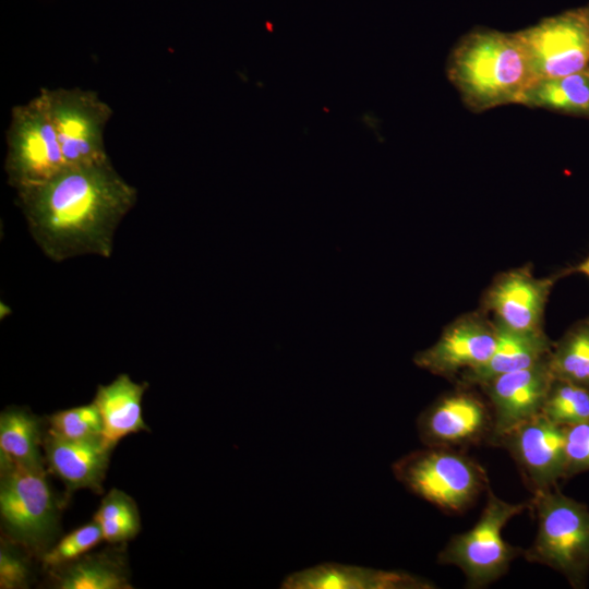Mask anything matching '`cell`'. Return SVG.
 <instances>
[{"label": "cell", "instance_id": "cell-1", "mask_svg": "<svg viewBox=\"0 0 589 589\" xmlns=\"http://www.w3.org/2000/svg\"><path fill=\"white\" fill-rule=\"evenodd\" d=\"M16 193L31 236L55 262L85 254L110 257L116 230L137 197L109 157L64 168Z\"/></svg>", "mask_w": 589, "mask_h": 589}, {"label": "cell", "instance_id": "cell-2", "mask_svg": "<svg viewBox=\"0 0 589 589\" xmlns=\"http://www.w3.org/2000/svg\"><path fill=\"white\" fill-rule=\"evenodd\" d=\"M446 71L465 105L473 111L519 104L534 82L516 34L491 29L464 36L452 50Z\"/></svg>", "mask_w": 589, "mask_h": 589}, {"label": "cell", "instance_id": "cell-3", "mask_svg": "<svg viewBox=\"0 0 589 589\" xmlns=\"http://www.w3.org/2000/svg\"><path fill=\"white\" fill-rule=\"evenodd\" d=\"M529 505L538 527L522 556L558 572L573 588H585L589 575L588 506L557 486L532 493Z\"/></svg>", "mask_w": 589, "mask_h": 589}, {"label": "cell", "instance_id": "cell-4", "mask_svg": "<svg viewBox=\"0 0 589 589\" xmlns=\"http://www.w3.org/2000/svg\"><path fill=\"white\" fill-rule=\"evenodd\" d=\"M409 492L449 514L464 513L489 488L486 470L461 449L429 447L392 466Z\"/></svg>", "mask_w": 589, "mask_h": 589}, {"label": "cell", "instance_id": "cell-5", "mask_svg": "<svg viewBox=\"0 0 589 589\" xmlns=\"http://www.w3.org/2000/svg\"><path fill=\"white\" fill-rule=\"evenodd\" d=\"M474 526L454 534L437 555L441 565L458 567L468 588H482L504 576L512 562L524 554V549L506 542L502 530L515 516L529 509V501L508 503L490 489Z\"/></svg>", "mask_w": 589, "mask_h": 589}, {"label": "cell", "instance_id": "cell-6", "mask_svg": "<svg viewBox=\"0 0 589 589\" xmlns=\"http://www.w3.org/2000/svg\"><path fill=\"white\" fill-rule=\"evenodd\" d=\"M4 170L15 190L68 168L49 111L38 94L12 109Z\"/></svg>", "mask_w": 589, "mask_h": 589}, {"label": "cell", "instance_id": "cell-7", "mask_svg": "<svg viewBox=\"0 0 589 589\" xmlns=\"http://www.w3.org/2000/svg\"><path fill=\"white\" fill-rule=\"evenodd\" d=\"M53 122L67 167L108 158L104 130L112 110L97 93L81 88L39 92Z\"/></svg>", "mask_w": 589, "mask_h": 589}, {"label": "cell", "instance_id": "cell-8", "mask_svg": "<svg viewBox=\"0 0 589 589\" xmlns=\"http://www.w3.org/2000/svg\"><path fill=\"white\" fill-rule=\"evenodd\" d=\"M515 34L534 82L589 69V9L564 12Z\"/></svg>", "mask_w": 589, "mask_h": 589}, {"label": "cell", "instance_id": "cell-9", "mask_svg": "<svg viewBox=\"0 0 589 589\" xmlns=\"http://www.w3.org/2000/svg\"><path fill=\"white\" fill-rule=\"evenodd\" d=\"M0 513L7 529L28 545L51 533L57 507L45 472L0 459Z\"/></svg>", "mask_w": 589, "mask_h": 589}, {"label": "cell", "instance_id": "cell-10", "mask_svg": "<svg viewBox=\"0 0 589 589\" xmlns=\"http://www.w3.org/2000/svg\"><path fill=\"white\" fill-rule=\"evenodd\" d=\"M489 444L506 449L532 493L566 480L565 431L542 413L494 436Z\"/></svg>", "mask_w": 589, "mask_h": 589}, {"label": "cell", "instance_id": "cell-11", "mask_svg": "<svg viewBox=\"0 0 589 589\" xmlns=\"http://www.w3.org/2000/svg\"><path fill=\"white\" fill-rule=\"evenodd\" d=\"M421 442L429 447L458 448L489 443L493 417L484 402L468 387L445 394L424 409L417 420Z\"/></svg>", "mask_w": 589, "mask_h": 589}, {"label": "cell", "instance_id": "cell-12", "mask_svg": "<svg viewBox=\"0 0 589 589\" xmlns=\"http://www.w3.org/2000/svg\"><path fill=\"white\" fill-rule=\"evenodd\" d=\"M497 344V327L485 313L464 314L447 325L437 341L413 357L417 366L447 378L485 363Z\"/></svg>", "mask_w": 589, "mask_h": 589}, {"label": "cell", "instance_id": "cell-13", "mask_svg": "<svg viewBox=\"0 0 589 589\" xmlns=\"http://www.w3.org/2000/svg\"><path fill=\"white\" fill-rule=\"evenodd\" d=\"M538 278L529 267L498 275L488 288L482 308L492 313L497 325L518 332L542 330L543 314L551 289L558 277Z\"/></svg>", "mask_w": 589, "mask_h": 589}, {"label": "cell", "instance_id": "cell-14", "mask_svg": "<svg viewBox=\"0 0 589 589\" xmlns=\"http://www.w3.org/2000/svg\"><path fill=\"white\" fill-rule=\"evenodd\" d=\"M548 358L530 368L498 375L481 386L493 417L490 440L541 413L553 380Z\"/></svg>", "mask_w": 589, "mask_h": 589}, {"label": "cell", "instance_id": "cell-15", "mask_svg": "<svg viewBox=\"0 0 589 589\" xmlns=\"http://www.w3.org/2000/svg\"><path fill=\"white\" fill-rule=\"evenodd\" d=\"M43 447L50 471L60 478L70 491H103V481L115 448L104 435L64 440L47 431Z\"/></svg>", "mask_w": 589, "mask_h": 589}, {"label": "cell", "instance_id": "cell-16", "mask_svg": "<svg viewBox=\"0 0 589 589\" xmlns=\"http://www.w3.org/2000/svg\"><path fill=\"white\" fill-rule=\"evenodd\" d=\"M284 589H430L434 585L401 570L322 563L288 575Z\"/></svg>", "mask_w": 589, "mask_h": 589}, {"label": "cell", "instance_id": "cell-17", "mask_svg": "<svg viewBox=\"0 0 589 589\" xmlns=\"http://www.w3.org/2000/svg\"><path fill=\"white\" fill-rule=\"evenodd\" d=\"M495 323V322H494ZM497 344L491 358L481 366L459 375L461 386H482L492 378L530 368L546 359L553 341L542 330L518 332L497 325Z\"/></svg>", "mask_w": 589, "mask_h": 589}, {"label": "cell", "instance_id": "cell-18", "mask_svg": "<svg viewBox=\"0 0 589 589\" xmlns=\"http://www.w3.org/2000/svg\"><path fill=\"white\" fill-rule=\"evenodd\" d=\"M147 387V383H136L128 374L98 386L93 401L103 419V435L111 445L116 446L129 434L148 431L142 416V399Z\"/></svg>", "mask_w": 589, "mask_h": 589}, {"label": "cell", "instance_id": "cell-19", "mask_svg": "<svg viewBox=\"0 0 589 589\" xmlns=\"http://www.w3.org/2000/svg\"><path fill=\"white\" fill-rule=\"evenodd\" d=\"M44 437L38 419L21 408H10L0 416V459L14 461L34 471L45 472Z\"/></svg>", "mask_w": 589, "mask_h": 589}, {"label": "cell", "instance_id": "cell-20", "mask_svg": "<svg viewBox=\"0 0 589 589\" xmlns=\"http://www.w3.org/2000/svg\"><path fill=\"white\" fill-rule=\"evenodd\" d=\"M519 104L589 116V69L536 81L524 93Z\"/></svg>", "mask_w": 589, "mask_h": 589}, {"label": "cell", "instance_id": "cell-21", "mask_svg": "<svg viewBox=\"0 0 589 589\" xmlns=\"http://www.w3.org/2000/svg\"><path fill=\"white\" fill-rule=\"evenodd\" d=\"M58 589H127L132 588L118 557L107 554L82 556L52 568Z\"/></svg>", "mask_w": 589, "mask_h": 589}, {"label": "cell", "instance_id": "cell-22", "mask_svg": "<svg viewBox=\"0 0 589 589\" xmlns=\"http://www.w3.org/2000/svg\"><path fill=\"white\" fill-rule=\"evenodd\" d=\"M548 363L553 377L589 390V316L553 344Z\"/></svg>", "mask_w": 589, "mask_h": 589}, {"label": "cell", "instance_id": "cell-23", "mask_svg": "<svg viewBox=\"0 0 589 589\" xmlns=\"http://www.w3.org/2000/svg\"><path fill=\"white\" fill-rule=\"evenodd\" d=\"M94 519L99 522L104 540L109 543L130 541L141 529L136 503L130 495L118 489L110 490L101 500Z\"/></svg>", "mask_w": 589, "mask_h": 589}, {"label": "cell", "instance_id": "cell-24", "mask_svg": "<svg viewBox=\"0 0 589 589\" xmlns=\"http://www.w3.org/2000/svg\"><path fill=\"white\" fill-rule=\"evenodd\" d=\"M541 413L563 428L589 421V390L553 377Z\"/></svg>", "mask_w": 589, "mask_h": 589}, {"label": "cell", "instance_id": "cell-25", "mask_svg": "<svg viewBox=\"0 0 589 589\" xmlns=\"http://www.w3.org/2000/svg\"><path fill=\"white\" fill-rule=\"evenodd\" d=\"M48 423V432L64 440H84L104 434L103 419L94 401L58 411L49 417Z\"/></svg>", "mask_w": 589, "mask_h": 589}, {"label": "cell", "instance_id": "cell-26", "mask_svg": "<svg viewBox=\"0 0 589 589\" xmlns=\"http://www.w3.org/2000/svg\"><path fill=\"white\" fill-rule=\"evenodd\" d=\"M104 540L99 522L93 520L64 536L52 549L43 556L46 567L56 568L73 562Z\"/></svg>", "mask_w": 589, "mask_h": 589}, {"label": "cell", "instance_id": "cell-27", "mask_svg": "<svg viewBox=\"0 0 589 589\" xmlns=\"http://www.w3.org/2000/svg\"><path fill=\"white\" fill-rule=\"evenodd\" d=\"M566 479L589 471V421L564 428Z\"/></svg>", "mask_w": 589, "mask_h": 589}, {"label": "cell", "instance_id": "cell-28", "mask_svg": "<svg viewBox=\"0 0 589 589\" xmlns=\"http://www.w3.org/2000/svg\"><path fill=\"white\" fill-rule=\"evenodd\" d=\"M28 584V567L16 551L2 545L0 550V588H25Z\"/></svg>", "mask_w": 589, "mask_h": 589}, {"label": "cell", "instance_id": "cell-29", "mask_svg": "<svg viewBox=\"0 0 589 589\" xmlns=\"http://www.w3.org/2000/svg\"><path fill=\"white\" fill-rule=\"evenodd\" d=\"M578 272L589 277V256L582 261L578 266L575 268L569 269V273Z\"/></svg>", "mask_w": 589, "mask_h": 589}, {"label": "cell", "instance_id": "cell-30", "mask_svg": "<svg viewBox=\"0 0 589 589\" xmlns=\"http://www.w3.org/2000/svg\"><path fill=\"white\" fill-rule=\"evenodd\" d=\"M1 318H3V316L5 317L8 314L11 313V310L7 306V304H3L1 303Z\"/></svg>", "mask_w": 589, "mask_h": 589}]
</instances>
